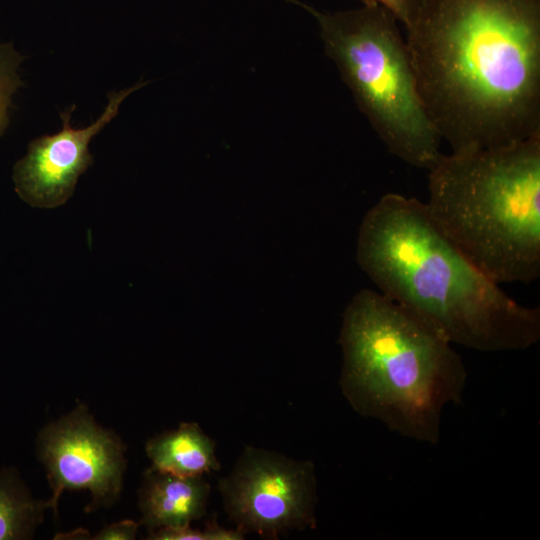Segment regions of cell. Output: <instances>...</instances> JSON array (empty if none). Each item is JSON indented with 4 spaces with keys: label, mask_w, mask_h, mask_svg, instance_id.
I'll use <instances>...</instances> for the list:
<instances>
[{
    "label": "cell",
    "mask_w": 540,
    "mask_h": 540,
    "mask_svg": "<svg viewBox=\"0 0 540 540\" xmlns=\"http://www.w3.org/2000/svg\"><path fill=\"white\" fill-rule=\"evenodd\" d=\"M405 30L424 107L451 152L540 134V0H422Z\"/></svg>",
    "instance_id": "1"
},
{
    "label": "cell",
    "mask_w": 540,
    "mask_h": 540,
    "mask_svg": "<svg viewBox=\"0 0 540 540\" xmlns=\"http://www.w3.org/2000/svg\"><path fill=\"white\" fill-rule=\"evenodd\" d=\"M356 256L381 293L452 344L503 352L528 349L540 339V309L509 297L441 232L416 198L383 195L362 220Z\"/></svg>",
    "instance_id": "2"
},
{
    "label": "cell",
    "mask_w": 540,
    "mask_h": 540,
    "mask_svg": "<svg viewBox=\"0 0 540 540\" xmlns=\"http://www.w3.org/2000/svg\"><path fill=\"white\" fill-rule=\"evenodd\" d=\"M339 344L342 393L360 415L391 432L437 444L449 404L461 402L467 370L446 336L381 292L347 305Z\"/></svg>",
    "instance_id": "3"
},
{
    "label": "cell",
    "mask_w": 540,
    "mask_h": 540,
    "mask_svg": "<svg viewBox=\"0 0 540 540\" xmlns=\"http://www.w3.org/2000/svg\"><path fill=\"white\" fill-rule=\"evenodd\" d=\"M428 171V213L468 260L499 285L540 277V134Z\"/></svg>",
    "instance_id": "4"
},
{
    "label": "cell",
    "mask_w": 540,
    "mask_h": 540,
    "mask_svg": "<svg viewBox=\"0 0 540 540\" xmlns=\"http://www.w3.org/2000/svg\"><path fill=\"white\" fill-rule=\"evenodd\" d=\"M297 3L316 18L327 54L387 150L413 167L431 169L442 154L441 138L396 17L376 4L322 13Z\"/></svg>",
    "instance_id": "5"
},
{
    "label": "cell",
    "mask_w": 540,
    "mask_h": 540,
    "mask_svg": "<svg viewBox=\"0 0 540 540\" xmlns=\"http://www.w3.org/2000/svg\"><path fill=\"white\" fill-rule=\"evenodd\" d=\"M218 487L226 513L244 533L277 539L289 530L315 526L317 493L311 461L246 446Z\"/></svg>",
    "instance_id": "6"
},
{
    "label": "cell",
    "mask_w": 540,
    "mask_h": 540,
    "mask_svg": "<svg viewBox=\"0 0 540 540\" xmlns=\"http://www.w3.org/2000/svg\"><path fill=\"white\" fill-rule=\"evenodd\" d=\"M36 448L52 490L45 503L55 514L65 490H88L92 501L87 511L114 504L120 497L125 445L99 426L85 405L43 427Z\"/></svg>",
    "instance_id": "7"
},
{
    "label": "cell",
    "mask_w": 540,
    "mask_h": 540,
    "mask_svg": "<svg viewBox=\"0 0 540 540\" xmlns=\"http://www.w3.org/2000/svg\"><path fill=\"white\" fill-rule=\"evenodd\" d=\"M144 84L108 93L105 110L86 128H72L74 105L61 112L62 129L33 139L26 155L14 164L12 178L18 196L37 208H55L66 203L80 175L93 163L89 142L117 116L124 99Z\"/></svg>",
    "instance_id": "8"
},
{
    "label": "cell",
    "mask_w": 540,
    "mask_h": 540,
    "mask_svg": "<svg viewBox=\"0 0 540 540\" xmlns=\"http://www.w3.org/2000/svg\"><path fill=\"white\" fill-rule=\"evenodd\" d=\"M209 495L203 475L183 477L149 468L139 490L140 523L150 532L189 526L206 514Z\"/></svg>",
    "instance_id": "9"
},
{
    "label": "cell",
    "mask_w": 540,
    "mask_h": 540,
    "mask_svg": "<svg viewBox=\"0 0 540 540\" xmlns=\"http://www.w3.org/2000/svg\"><path fill=\"white\" fill-rule=\"evenodd\" d=\"M145 450L150 468L160 472L193 477L220 469L215 441L194 422L149 439Z\"/></svg>",
    "instance_id": "10"
},
{
    "label": "cell",
    "mask_w": 540,
    "mask_h": 540,
    "mask_svg": "<svg viewBox=\"0 0 540 540\" xmlns=\"http://www.w3.org/2000/svg\"><path fill=\"white\" fill-rule=\"evenodd\" d=\"M46 508L31 496L16 470L0 471V540L31 538Z\"/></svg>",
    "instance_id": "11"
},
{
    "label": "cell",
    "mask_w": 540,
    "mask_h": 540,
    "mask_svg": "<svg viewBox=\"0 0 540 540\" xmlns=\"http://www.w3.org/2000/svg\"><path fill=\"white\" fill-rule=\"evenodd\" d=\"M24 57L12 42L0 43V138L9 125L12 97L23 85L18 68Z\"/></svg>",
    "instance_id": "12"
},
{
    "label": "cell",
    "mask_w": 540,
    "mask_h": 540,
    "mask_svg": "<svg viewBox=\"0 0 540 540\" xmlns=\"http://www.w3.org/2000/svg\"><path fill=\"white\" fill-rule=\"evenodd\" d=\"M245 533L240 529H225L212 521L204 531L194 530L189 526L180 528H162L149 533L152 540H242Z\"/></svg>",
    "instance_id": "13"
},
{
    "label": "cell",
    "mask_w": 540,
    "mask_h": 540,
    "mask_svg": "<svg viewBox=\"0 0 540 540\" xmlns=\"http://www.w3.org/2000/svg\"><path fill=\"white\" fill-rule=\"evenodd\" d=\"M363 4H376L389 10L404 28L412 21L422 0H362Z\"/></svg>",
    "instance_id": "14"
},
{
    "label": "cell",
    "mask_w": 540,
    "mask_h": 540,
    "mask_svg": "<svg viewBox=\"0 0 540 540\" xmlns=\"http://www.w3.org/2000/svg\"><path fill=\"white\" fill-rule=\"evenodd\" d=\"M140 522L122 520L104 527L97 533L95 540H132L135 539Z\"/></svg>",
    "instance_id": "15"
}]
</instances>
